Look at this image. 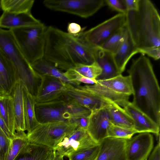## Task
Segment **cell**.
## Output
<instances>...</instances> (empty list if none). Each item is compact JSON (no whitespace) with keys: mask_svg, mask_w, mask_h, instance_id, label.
<instances>
[{"mask_svg":"<svg viewBox=\"0 0 160 160\" xmlns=\"http://www.w3.org/2000/svg\"><path fill=\"white\" fill-rule=\"evenodd\" d=\"M98 48L79 35L74 36L50 26L47 27L46 32L43 58L66 72L78 64L90 65L94 62Z\"/></svg>","mask_w":160,"mask_h":160,"instance_id":"6da1fadb","label":"cell"},{"mask_svg":"<svg viewBox=\"0 0 160 160\" xmlns=\"http://www.w3.org/2000/svg\"><path fill=\"white\" fill-rule=\"evenodd\" d=\"M127 72L131 79L132 103L160 126V88L152 63L142 55L133 59Z\"/></svg>","mask_w":160,"mask_h":160,"instance_id":"7a4b0ae2","label":"cell"},{"mask_svg":"<svg viewBox=\"0 0 160 160\" xmlns=\"http://www.w3.org/2000/svg\"><path fill=\"white\" fill-rule=\"evenodd\" d=\"M126 26L135 43L138 53L155 60L160 58V18L149 0H139L137 11H128Z\"/></svg>","mask_w":160,"mask_h":160,"instance_id":"3957f363","label":"cell"},{"mask_svg":"<svg viewBox=\"0 0 160 160\" xmlns=\"http://www.w3.org/2000/svg\"><path fill=\"white\" fill-rule=\"evenodd\" d=\"M0 50L13 65L18 80L29 92H35L40 83L41 76L25 58L9 30L0 28Z\"/></svg>","mask_w":160,"mask_h":160,"instance_id":"277c9868","label":"cell"},{"mask_svg":"<svg viewBox=\"0 0 160 160\" xmlns=\"http://www.w3.org/2000/svg\"><path fill=\"white\" fill-rule=\"evenodd\" d=\"M47 28L41 22L9 30L22 54L31 64L43 58Z\"/></svg>","mask_w":160,"mask_h":160,"instance_id":"5b68a950","label":"cell"},{"mask_svg":"<svg viewBox=\"0 0 160 160\" xmlns=\"http://www.w3.org/2000/svg\"><path fill=\"white\" fill-rule=\"evenodd\" d=\"M92 85L80 86L82 89L112 101L118 104L120 102L128 100L132 95L133 90L129 75L122 74L111 78L97 80Z\"/></svg>","mask_w":160,"mask_h":160,"instance_id":"8992f818","label":"cell"},{"mask_svg":"<svg viewBox=\"0 0 160 160\" xmlns=\"http://www.w3.org/2000/svg\"><path fill=\"white\" fill-rule=\"evenodd\" d=\"M77 128L69 122L57 121L39 123L27 134L29 142L44 146L55 150L57 145L66 136Z\"/></svg>","mask_w":160,"mask_h":160,"instance_id":"52a82bcc","label":"cell"},{"mask_svg":"<svg viewBox=\"0 0 160 160\" xmlns=\"http://www.w3.org/2000/svg\"><path fill=\"white\" fill-rule=\"evenodd\" d=\"M36 118L39 123L61 121L69 122L77 114V104L66 98L44 103H36Z\"/></svg>","mask_w":160,"mask_h":160,"instance_id":"ba28073f","label":"cell"},{"mask_svg":"<svg viewBox=\"0 0 160 160\" xmlns=\"http://www.w3.org/2000/svg\"><path fill=\"white\" fill-rule=\"evenodd\" d=\"M43 5L48 9L88 18L105 4V0H45Z\"/></svg>","mask_w":160,"mask_h":160,"instance_id":"9c48e42d","label":"cell"},{"mask_svg":"<svg viewBox=\"0 0 160 160\" xmlns=\"http://www.w3.org/2000/svg\"><path fill=\"white\" fill-rule=\"evenodd\" d=\"M126 15L119 13L79 35L91 45L99 47L126 25Z\"/></svg>","mask_w":160,"mask_h":160,"instance_id":"30bf717a","label":"cell"},{"mask_svg":"<svg viewBox=\"0 0 160 160\" xmlns=\"http://www.w3.org/2000/svg\"><path fill=\"white\" fill-rule=\"evenodd\" d=\"M97 144L86 130L79 128L65 137L54 151L64 156L68 157L72 153L82 151Z\"/></svg>","mask_w":160,"mask_h":160,"instance_id":"8fae6325","label":"cell"},{"mask_svg":"<svg viewBox=\"0 0 160 160\" xmlns=\"http://www.w3.org/2000/svg\"><path fill=\"white\" fill-rule=\"evenodd\" d=\"M154 146L151 133L142 132L127 140L125 147L126 160H147Z\"/></svg>","mask_w":160,"mask_h":160,"instance_id":"7c38bea8","label":"cell"},{"mask_svg":"<svg viewBox=\"0 0 160 160\" xmlns=\"http://www.w3.org/2000/svg\"><path fill=\"white\" fill-rule=\"evenodd\" d=\"M41 75V82L35 97L36 103H47L65 98L66 83L52 76Z\"/></svg>","mask_w":160,"mask_h":160,"instance_id":"4fadbf2b","label":"cell"},{"mask_svg":"<svg viewBox=\"0 0 160 160\" xmlns=\"http://www.w3.org/2000/svg\"><path fill=\"white\" fill-rule=\"evenodd\" d=\"M65 97L91 111L106 108L109 100L101 97L79 87L66 84Z\"/></svg>","mask_w":160,"mask_h":160,"instance_id":"5bb4252c","label":"cell"},{"mask_svg":"<svg viewBox=\"0 0 160 160\" xmlns=\"http://www.w3.org/2000/svg\"><path fill=\"white\" fill-rule=\"evenodd\" d=\"M118 105L122 107L132 119L134 130L137 133L149 132L159 137L160 126L134 105L129 100L122 101Z\"/></svg>","mask_w":160,"mask_h":160,"instance_id":"9a60e30c","label":"cell"},{"mask_svg":"<svg viewBox=\"0 0 160 160\" xmlns=\"http://www.w3.org/2000/svg\"><path fill=\"white\" fill-rule=\"evenodd\" d=\"M111 122L106 108L91 111L87 131L92 140L99 144L107 138V131Z\"/></svg>","mask_w":160,"mask_h":160,"instance_id":"2e32d148","label":"cell"},{"mask_svg":"<svg viewBox=\"0 0 160 160\" xmlns=\"http://www.w3.org/2000/svg\"><path fill=\"white\" fill-rule=\"evenodd\" d=\"M127 139L107 137L99 143L100 149L96 160H126Z\"/></svg>","mask_w":160,"mask_h":160,"instance_id":"e0dca14e","label":"cell"},{"mask_svg":"<svg viewBox=\"0 0 160 160\" xmlns=\"http://www.w3.org/2000/svg\"><path fill=\"white\" fill-rule=\"evenodd\" d=\"M137 53L136 45L125 26L123 40L116 51L113 54L114 61L121 74L125 70L130 59Z\"/></svg>","mask_w":160,"mask_h":160,"instance_id":"ac0fdd59","label":"cell"},{"mask_svg":"<svg viewBox=\"0 0 160 160\" xmlns=\"http://www.w3.org/2000/svg\"><path fill=\"white\" fill-rule=\"evenodd\" d=\"M41 22L31 12L16 13L4 11L0 17V28L9 30L38 24Z\"/></svg>","mask_w":160,"mask_h":160,"instance_id":"d6986e66","label":"cell"},{"mask_svg":"<svg viewBox=\"0 0 160 160\" xmlns=\"http://www.w3.org/2000/svg\"><path fill=\"white\" fill-rule=\"evenodd\" d=\"M23 84L18 80L10 94L12 99L15 119V130L20 135L25 134L22 93Z\"/></svg>","mask_w":160,"mask_h":160,"instance_id":"ffe728a7","label":"cell"},{"mask_svg":"<svg viewBox=\"0 0 160 160\" xmlns=\"http://www.w3.org/2000/svg\"><path fill=\"white\" fill-rule=\"evenodd\" d=\"M95 61L102 69L101 74L96 80H105L121 74L117 67L113 54L98 47L95 53Z\"/></svg>","mask_w":160,"mask_h":160,"instance_id":"44dd1931","label":"cell"},{"mask_svg":"<svg viewBox=\"0 0 160 160\" xmlns=\"http://www.w3.org/2000/svg\"><path fill=\"white\" fill-rule=\"evenodd\" d=\"M106 108L111 123L120 127L134 130L132 119L123 108L110 100Z\"/></svg>","mask_w":160,"mask_h":160,"instance_id":"7402d4cb","label":"cell"},{"mask_svg":"<svg viewBox=\"0 0 160 160\" xmlns=\"http://www.w3.org/2000/svg\"><path fill=\"white\" fill-rule=\"evenodd\" d=\"M22 93L25 129L29 132L39 124L35 115V97L28 92L23 84Z\"/></svg>","mask_w":160,"mask_h":160,"instance_id":"603a6c76","label":"cell"},{"mask_svg":"<svg viewBox=\"0 0 160 160\" xmlns=\"http://www.w3.org/2000/svg\"><path fill=\"white\" fill-rule=\"evenodd\" d=\"M53 151L48 147L29 142L14 160H50Z\"/></svg>","mask_w":160,"mask_h":160,"instance_id":"cb8c5ba5","label":"cell"},{"mask_svg":"<svg viewBox=\"0 0 160 160\" xmlns=\"http://www.w3.org/2000/svg\"><path fill=\"white\" fill-rule=\"evenodd\" d=\"M33 70L40 75L52 76L61 80L66 83L76 86L74 83L69 81L66 77L64 72L60 70L43 58L31 64Z\"/></svg>","mask_w":160,"mask_h":160,"instance_id":"d4e9b609","label":"cell"},{"mask_svg":"<svg viewBox=\"0 0 160 160\" xmlns=\"http://www.w3.org/2000/svg\"><path fill=\"white\" fill-rule=\"evenodd\" d=\"M0 113L10 132L20 136L15 130V119L12 98L11 95L0 97Z\"/></svg>","mask_w":160,"mask_h":160,"instance_id":"484cf974","label":"cell"},{"mask_svg":"<svg viewBox=\"0 0 160 160\" xmlns=\"http://www.w3.org/2000/svg\"><path fill=\"white\" fill-rule=\"evenodd\" d=\"M0 77L6 82L12 92L18 80V78L12 63L0 50Z\"/></svg>","mask_w":160,"mask_h":160,"instance_id":"4316f807","label":"cell"},{"mask_svg":"<svg viewBox=\"0 0 160 160\" xmlns=\"http://www.w3.org/2000/svg\"><path fill=\"white\" fill-rule=\"evenodd\" d=\"M33 0H1L3 12L20 13L31 12L34 3Z\"/></svg>","mask_w":160,"mask_h":160,"instance_id":"83f0119b","label":"cell"},{"mask_svg":"<svg viewBox=\"0 0 160 160\" xmlns=\"http://www.w3.org/2000/svg\"><path fill=\"white\" fill-rule=\"evenodd\" d=\"M28 143L27 134L17 136L12 139L6 160H14Z\"/></svg>","mask_w":160,"mask_h":160,"instance_id":"f1b7e54d","label":"cell"},{"mask_svg":"<svg viewBox=\"0 0 160 160\" xmlns=\"http://www.w3.org/2000/svg\"><path fill=\"white\" fill-rule=\"evenodd\" d=\"M124 27L112 36L98 48L112 54H114L123 40Z\"/></svg>","mask_w":160,"mask_h":160,"instance_id":"f546056e","label":"cell"},{"mask_svg":"<svg viewBox=\"0 0 160 160\" xmlns=\"http://www.w3.org/2000/svg\"><path fill=\"white\" fill-rule=\"evenodd\" d=\"M72 69L83 76L95 79L101 74L102 71L96 61L90 65L78 64Z\"/></svg>","mask_w":160,"mask_h":160,"instance_id":"4dcf8cb0","label":"cell"},{"mask_svg":"<svg viewBox=\"0 0 160 160\" xmlns=\"http://www.w3.org/2000/svg\"><path fill=\"white\" fill-rule=\"evenodd\" d=\"M136 133L134 130L115 126L111 123L108 129L107 137L128 140Z\"/></svg>","mask_w":160,"mask_h":160,"instance_id":"1f68e13d","label":"cell"},{"mask_svg":"<svg viewBox=\"0 0 160 160\" xmlns=\"http://www.w3.org/2000/svg\"><path fill=\"white\" fill-rule=\"evenodd\" d=\"M100 149L99 144L82 151L72 153L68 157L69 160H96Z\"/></svg>","mask_w":160,"mask_h":160,"instance_id":"d6a6232c","label":"cell"},{"mask_svg":"<svg viewBox=\"0 0 160 160\" xmlns=\"http://www.w3.org/2000/svg\"><path fill=\"white\" fill-rule=\"evenodd\" d=\"M64 74L68 80L74 83L76 87L80 86L81 83L92 85L96 83L97 82L96 79L83 76L73 69L65 72Z\"/></svg>","mask_w":160,"mask_h":160,"instance_id":"836d02e7","label":"cell"},{"mask_svg":"<svg viewBox=\"0 0 160 160\" xmlns=\"http://www.w3.org/2000/svg\"><path fill=\"white\" fill-rule=\"evenodd\" d=\"M11 140L0 128V160H6Z\"/></svg>","mask_w":160,"mask_h":160,"instance_id":"e575fe53","label":"cell"},{"mask_svg":"<svg viewBox=\"0 0 160 160\" xmlns=\"http://www.w3.org/2000/svg\"><path fill=\"white\" fill-rule=\"evenodd\" d=\"M107 5L112 10L119 13L126 14L127 10L122 0H105Z\"/></svg>","mask_w":160,"mask_h":160,"instance_id":"d590c367","label":"cell"},{"mask_svg":"<svg viewBox=\"0 0 160 160\" xmlns=\"http://www.w3.org/2000/svg\"><path fill=\"white\" fill-rule=\"evenodd\" d=\"M89 116L76 117L71 118L69 122L75 124L77 128H82L87 129L89 121Z\"/></svg>","mask_w":160,"mask_h":160,"instance_id":"8d00e7d4","label":"cell"},{"mask_svg":"<svg viewBox=\"0 0 160 160\" xmlns=\"http://www.w3.org/2000/svg\"><path fill=\"white\" fill-rule=\"evenodd\" d=\"M84 29L82 28L79 24L75 22L69 23L67 27L68 32L75 37L82 32Z\"/></svg>","mask_w":160,"mask_h":160,"instance_id":"74e56055","label":"cell"},{"mask_svg":"<svg viewBox=\"0 0 160 160\" xmlns=\"http://www.w3.org/2000/svg\"><path fill=\"white\" fill-rule=\"evenodd\" d=\"M127 11H137L138 9L139 0H122Z\"/></svg>","mask_w":160,"mask_h":160,"instance_id":"f35d334b","label":"cell"},{"mask_svg":"<svg viewBox=\"0 0 160 160\" xmlns=\"http://www.w3.org/2000/svg\"><path fill=\"white\" fill-rule=\"evenodd\" d=\"M158 140L157 144L151 153L148 160H160V137Z\"/></svg>","mask_w":160,"mask_h":160,"instance_id":"ab89813d","label":"cell"},{"mask_svg":"<svg viewBox=\"0 0 160 160\" xmlns=\"http://www.w3.org/2000/svg\"><path fill=\"white\" fill-rule=\"evenodd\" d=\"M0 128L7 136L10 139H12L17 137L12 134L7 127L0 113Z\"/></svg>","mask_w":160,"mask_h":160,"instance_id":"60d3db41","label":"cell"},{"mask_svg":"<svg viewBox=\"0 0 160 160\" xmlns=\"http://www.w3.org/2000/svg\"><path fill=\"white\" fill-rule=\"evenodd\" d=\"M11 93L7 84L0 77V97L10 95Z\"/></svg>","mask_w":160,"mask_h":160,"instance_id":"b9f144b4","label":"cell"},{"mask_svg":"<svg viewBox=\"0 0 160 160\" xmlns=\"http://www.w3.org/2000/svg\"><path fill=\"white\" fill-rule=\"evenodd\" d=\"M64 156L57 152L56 151L53 150L50 160H64Z\"/></svg>","mask_w":160,"mask_h":160,"instance_id":"7bdbcfd3","label":"cell"},{"mask_svg":"<svg viewBox=\"0 0 160 160\" xmlns=\"http://www.w3.org/2000/svg\"><path fill=\"white\" fill-rule=\"evenodd\" d=\"M1 10H2L1 4V0H0V12L1 11Z\"/></svg>","mask_w":160,"mask_h":160,"instance_id":"ee69618b","label":"cell"}]
</instances>
